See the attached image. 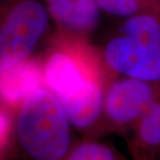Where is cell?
Returning <instances> with one entry per match:
<instances>
[{"label": "cell", "mask_w": 160, "mask_h": 160, "mask_svg": "<svg viewBox=\"0 0 160 160\" xmlns=\"http://www.w3.org/2000/svg\"><path fill=\"white\" fill-rule=\"evenodd\" d=\"M108 65L122 76L153 83L160 82V48L149 47L127 35L118 36L104 50Z\"/></svg>", "instance_id": "cell-5"}, {"label": "cell", "mask_w": 160, "mask_h": 160, "mask_svg": "<svg viewBox=\"0 0 160 160\" xmlns=\"http://www.w3.org/2000/svg\"><path fill=\"white\" fill-rule=\"evenodd\" d=\"M72 124L61 101L49 89L33 92L21 103L17 119V160H65Z\"/></svg>", "instance_id": "cell-1"}, {"label": "cell", "mask_w": 160, "mask_h": 160, "mask_svg": "<svg viewBox=\"0 0 160 160\" xmlns=\"http://www.w3.org/2000/svg\"><path fill=\"white\" fill-rule=\"evenodd\" d=\"M49 8L58 22L78 30L91 28L99 16L97 0H49Z\"/></svg>", "instance_id": "cell-8"}, {"label": "cell", "mask_w": 160, "mask_h": 160, "mask_svg": "<svg viewBox=\"0 0 160 160\" xmlns=\"http://www.w3.org/2000/svg\"><path fill=\"white\" fill-rule=\"evenodd\" d=\"M129 153L132 160H160V100H156L134 124Z\"/></svg>", "instance_id": "cell-7"}, {"label": "cell", "mask_w": 160, "mask_h": 160, "mask_svg": "<svg viewBox=\"0 0 160 160\" xmlns=\"http://www.w3.org/2000/svg\"><path fill=\"white\" fill-rule=\"evenodd\" d=\"M156 100L151 83L124 77L104 92L103 115L116 127L134 125Z\"/></svg>", "instance_id": "cell-4"}, {"label": "cell", "mask_w": 160, "mask_h": 160, "mask_svg": "<svg viewBox=\"0 0 160 160\" xmlns=\"http://www.w3.org/2000/svg\"><path fill=\"white\" fill-rule=\"evenodd\" d=\"M43 73L36 63L22 60L0 71V99L8 103H22L42 88Z\"/></svg>", "instance_id": "cell-6"}, {"label": "cell", "mask_w": 160, "mask_h": 160, "mask_svg": "<svg viewBox=\"0 0 160 160\" xmlns=\"http://www.w3.org/2000/svg\"><path fill=\"white\" fill-rule=\"evenodd\" d=\"M65 160H132L130 156L107 142L95 138H85L76 142Z\"/></svg>", "instance_id": "cell-9"}, {"label": "cell", "mask_w": 160, "mask_h": 160, "mask_svg": "<svg viewBox=\"0 0 160 160\" xmlns=\"http://www.w3.org/2000/svg\"><path fill=\"white\" fill-rule=\"evenodd\" d=\"M100 8L117 17H130L138 11L139 0H97Z\"/></svg>", "instance_id": "cell-11"}, {"label": "cell", "mask_w": 160, "mask_h": 160, "mask_svg": "<svg viewBox=\"0 0 160 160\" xmlns=\"http://www.w3.org/2000/svg\"><path fill=\"white\" fill-rule=\"evenodd\" d=\"M124 32L131 38L149 47L160 48V24L150 15L128 17L124 24Z\"/></svg>", "instance_id": "cell-10"}, {"label": "cell", "mask_w": 160, "mask_h": 160, "mask_svg": "<svg viewBox=\"0 0 160 160\" xmlns=\"http://www.w3.org/2000/svg\"><path fill=\"white\" fill-rule=\"evenodd\" d=\"M48 22L46 8L34 0H26L13 8L0 28V71L28 56Z\"/></svg>", "instance_id": "cell-3"}, {"label": "cell", "mask_w": 160, "mask_h": 160, "mask_svg": "<svg viewBox=\"0 0 160 160\" xmlns=\"http://www.w3.org/2000/svg\"><path fill=\"white\" fill-rule=\"evenodd\" d=\"M43 79L48 89L61 101L74 128L93 127L103 115L104 92L70 56L54 54L46 64Z\"/></svg>", "instance_id": "cell-2"}, {"label": "cell", "mask_w": 160, "mask_h": 160, "mask_svg": "<svg viewBox=\"0 0 160 160\" xmlns=\"http://www.w3.org/2000/svg\"><path fill=\"white\" fill-rule=\"evenodd\" d=\"M9 128H11V122H9L8 115L2 110H0V149L2 148V145L6 141Z\"/></svg>", "instance_id": "cell-12"}]
</instances>
